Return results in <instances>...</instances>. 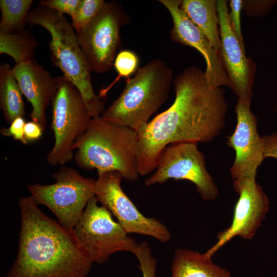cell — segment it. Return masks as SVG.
<instances>
[{
	"label": "cell",
	"mask_w": 277,
	"mask_h": 277,
	"mask_svg": "<svg viewBox=\"0 0 277 277\" xmlns=\"http://www.w3.org/2000/svg\"><path fill=\"white\" fill-rule=\"evenodd\" d=\"M27 23L39 25L50 34V58L54 66L79 90L91 117L100 116L104 103L95 94L88 62L79 45L77 35L66 16L41 6L30 10Z\"/></svg>",
	"instance_id": "4"
},
{
	"label": "cell",
	"mask_w": 277,
	"mask_h": 277,
	"mask_svg": "<svg viewBox=\"0 0 277 277\" xmlns=\"http://www.w3.org/2000/svg\"><path fill=\"white\" fill-rule=\"evenodd\" d=\"M277 0H243L242 10L248 17H264L269 14Z\"/></svg>",
	"instance_id": "25"
},
{
	"label": "cell",
	"mask_w": 277,
	"mask_h": 277,
	"mask_svg": "<svg viewBox=\"0 0 277 277\" xmlns=\"http://www.w3.org/2000/svg\"><path fill=\"white\" fill-rule=\"evenodd\" d=\"M173 85L175 97L172 105L136 131L141 175L156 169L168 145L211 142L225 125L228 109L225 91L222 87L211 86L201 68L192 66L184 69Z\"/></svg>",
	"instance_id": "1"
},
{
	"label": "cell",
	"mask_w": 277,
	"mask_h": 277,
	"mask_svg": "<svg viewBox=\"0 0 277 277\" xmlns=\"http://www.w3.org/2000/svg\"><path fill=\"white\" fill-rule=\"evenodd\" d=\"M131 20L118 2H106L84 28L76 32L90 69L97 73L110 71L121 45V29Z\"/></svg>",
	"instance_id": "9"
},
{
	"label": "cell",
	"mask_w": 277,
	"mask_h": 277,
	"mask_svg": "<svg viewBox=\"0 0 277 277\" xmlns=\"http://www.w3.org/2000/svg\"><path fill=\"white\" fill-rule=\"evenodd\" d=\"M95 196L88 201L72 233L79 247L93 263L101 264L117 251L134 253L138 244L112 218Z\"/></svg>",
	"instance_id": "7"
},
{
	"label": "cell",
	"mask_w": 277,
	"mask_h": 277,
	"mask_svg": "<svg viewBox=\"0 0 277 277\" xmlns=\"http://www.w3.org/2000/svg\"><path fill=\"white\" fill-rule=\"evenodd\" d=\"M172 277H230V272L214 264L204 253L177 249L171 267Z\"/></svg>",
	"instance_id": "18"
},
{
	"label": "cell",
	"mask_w": 277,
	"mask_h": 277,
	"mask_svg": "<svg viewBox=\"0 0 277 277\" xmlns=\"http://www.w3.org/2000/svg\"><path fill=\"white\" fill-rule=\"evenodd\" d=\"M32 0H1L0 33L12 34L24 29Z\"/></svg>",
	"instance_id": "21"
},
{
	"label": "cell",
	"mask_w": 277,
	"mask_h": 277,
	"mask_svg": "<svg viewBox=\"0 0 277 277\" xmlns=\"http://www.w3.org/2000/svg\"><path fill=\"white\" fill-rule=\"evenodd\" d=\"M228 17L231 27L241 45L245 47L241 25V12L243 0H230Z\"/></svg>",
	"instance_id": "26"
},
{
	"label": "cell",
	"mask_w": 277,
	"mask_h": 277,
	"mask_svg": "<svg viewBox=\"0 0 277 277\" xmlns=\"http://www.w3.org/2000/svg\"><path fill=\"white\" fill-rule=\"evenodd\" d=\"M159 2L168 10L172 19L171 40L193 47L201 53L206 64L205 77L211 86H228V78L220 54L181 8V0H159Z\"/></svg>",
	"instance_id": "15"
},
{
	"label": "cell",
	"mask_w": 277,
	"mask_h": 277,
	"mask_svg": "<svg viewBox=\"0 0 277 277\" xmlns=\"http://www.w3.org/2000/svg\"><path fill=\"white\" fill-rule=\"evenodd\" d=\"M117 171L105 172L95 182V196L129 233L148 235L162 243L168 242L171 233L167 227L155 218L144 216L123 191V179Z\"/></svg>",
	"instance_id": "11"
},
{
	"label": "cell",
	"mask_w": 277,
	"mask_h": 277,
	"mask_svg": "<svg viewBox=\"0 0 277 277\" xmlns=\"http://www.w3.org/2000/svg\"><path fill=\"white\" fill-rule=\"evenodd\" d=\"M227 3L226 0H217L221 41L220 56L228 78V87L238 99L251 103L256 66L246 56L245 47L231 27Z\"/></svg>",
	"instance_id": "13"
},
{
	"label": "cell",
	"mask_w": 277,
	"mask_h": 277,
	"mask_svg": "<svg viewBox=\"0 0 277 277\" xmlns=\"http://www.w3.org/2000/svg\"><path fill=\"white\" fill-rule=\"evenodd\" d=\"M22 92L8 63L0 65V108L5 121L10 124L25 114Z\"/></svg>",
	"instance_id": "19"
},
{
	"label": "cell",
	"mask_w": 277,
	"mask_h": 277,
	"mask_svg": "<svg viewBox=\"0 0 277 277\" xmlns=\"http://www.w3.org/2000/svg\"><path fill=\"white\" fill-rule=\"evenodd\" d=\"M56 182L50 185L27 186L37 205L47 207L58 223L72 232L89 200L95 195L96 180L86 178L75 169L62 167L53 174Z\"/></svg>",
	"instance_id": "8"
},
{
	"label": "cell",
	"mask_w": 277,
	"mask_h": 277,
	"mask_svg": "<svg viewBox=\"0 0 277 277\" xmlns=\"http://www.w3.org/2000/svg\"><path fill=\"white\" fill-rule=\"evenodd\" d=\"M173 82L172 69L160 59L152 60L127 80L120 96L101 117L137 131L166 102Z\"/></svg>",
	"instance_id": "5"
},
{
	"label": "cell",
	"mask_w": 277,
	"mask_h": 277,
	"mask_svg": "<svg viewBox=\"0 0 277 277\" xmlns=\"http://www.w3.org/2000/svg\"><path fill=\"white\" fill-rule=\"evenodd\" d=\"M18 205L17 254L6 277H87L93 262L72 232L44 214L31 195Z\"/></svg>",
	"instance_id": "2"
},
{
	"label": "cell",
	"mask_w": 277,
	"mask_h": 277,
	"mask_svg": "<svg viewBox=\"0 0 277 277\" xmlns=\"http://www.w3.org/2000/svg\"><path fill=\"white\" fill-rule=\"evenodd\" d=\"M57 78L58 88L51 102L55 141L46 157L53 166L64 165L74 158L72 146L86 132L91 118L78 89L64 75Z\"/></svg>",
	"instance_id": "6"
},
{
	"label": "cell",
	"mask_w": 277,
	"mask_h": 277,
	"mask_svg": "<svg viewBox=\"0 0 277 277\" xmlns=\"http://www.w3.org/2000/svg\"><path fill=\"white\" fill-rule=\"evenodd\" d=\"M197 144L184 142L166 147L161 155L155 171L145 180V185L151 186L170 179L187 180L195 185L203 199L215 200L219 190L206 169L205 156Z\"/></svg>",
	"instance_id": "10"
},
{
	"label": "cell",
	"mask_w": 277,
	"mask_h": 277,
	"mask_svg": "<svg viewBox=\"0 0 277 277\" xmlns=\"http://www.w3.org/2000/svg\"><path fill=\"white\" fill-rule=\"evenodd\" d=\"M180 7L220 54L221 41L217 0H181Z\"/></svg>",
	"instance_id": "17"
},
{
	"label": "cell",
	"mask_w": 277,
	"mask_h": 277,
	"mask_svg": "<svg viewBox=\"0 0 277 277\" xmlns=\"http://www.w3.org/2000/svg\"><path fill=\"white\" fill-rule=\"evenodd\" d=\"M12 71L22 94L32 106L31 121L39 124L45 130L46 110L56 93L57 77H51L34 58L15 65Z\"/></svg>",
	"instance_id": "16"
},
{
	"label": "cell",
	"mask_w": 277,
	"mask_h": 277,
	"mask_svg": "<svg viewBox=\"0 0 277 277\" xmlns=\"http://www.w3.org/2000/svg\"><path fill=\"white\" fill-rule=\"evenodd\" d=\"M81 0H41L38 2L39 6L55 10L64 14L72 17L75 13Z\"/></svg>",
	"instance_id": "27"
},
{
	"label": "cell",
	"mask_w": 277,
	"mask_h": 277,
	"mask_svg": "<svg viewBox=\"0 0 277 277\" xmlns=\"http://www.w3.org/2000/svg\"><path fill=\"white\" fill-rule=\"evenodd\" d=\"M139 58L134 52L123 50L116 55L113 66L118 74V77L129 78V76L137 70Z\"/></svg>",
	"instance_id": "23"
},
{
	"label": "cell",
	"mask_w": 277,
	"mask_h": 277,
	"mask_svg": "<svg viewBox=\"0 0 277 277\" xmlns=\"http://www.w3.org/2000/svg\"><path fill=\"white\" fill-rule=\"evenodd\" d=\"M137 132L100 116L90 119L84 134L72 146L77 150L74 159L79 167L96 169L98 176L115 171L129 181H136Z\"/></svg>",
	"instance_id": "3"
},
{
	"label": "cell",
	"mask_w": 277,
	"mask_h": 277,
	"mask_svg": "<svg viewBox=\"0 0 277 277\" xmlns=\"http://www.w3.org/2000/svg\"><path fill=\"white\" fill-rule=\"evenodd\" d=\"M44 129L38 123L31 121L26 123L24 127V137L27 143L38 140L43 135Z\"/></svg>",
	"instance_id": "29"
},
{
	"label": "cell",
	"mask_w": 277,
	"mask_h": 277,
	"mask_svg": "<svg viewBox=\"0 0 277 277\" xmlns=\"http://www.w3.org/2000/svg\"><path fill=\"white\" fill-rule=\"evenodd\" d=\"M26 122L23 117L15 118L8 128H3L1 129L0 133L5 136H12L23 144L26 145L28 143L24 137V127Z\"/></svg>",
	"instance_id": "28"
},
{
	"label": "cell",
	"mask_w": 277,
	"mask_h": 277,
	"mask_svg": "<svg viewBox=\"0 0 277 277\" xmlns=\"http://www.w3.org/2000/svg\"><path fill=\"white\" fill-rule=\"evenodd\" d=\"M239 197L235 205L231 225L217 235V242L205 252L211 258L235 236L250 240L254 236L269 210V202L255 179L233 182Z\"/></svg>",
	"instance_id": "12"
},
{
	"label": "cell",
	"mask_w": 277,
	"mask_h": 277,
	"mask_svg": "<svg viewBox=\"0 0 277 277\" xmlns=\"http://www.w3.org/2000/svg\"><path fill=\"white\" fill-rule=\"evenodd\" d=\"M250 102L238 99L235 106L236 125L227 138V145L235 152L230 171L233 182L255 179L258 167L265 159L262 136L257 129V118Z\"/></svg>",
	"instance_id": "14"
},
{
	"label": "cell",
	"mask_w": 277,
	"mask_h": 277,
	"mask_svg": "<svg viewBox=\"0 0 277 277\" xmlns=\"http://www.w3.org/2000/svg\"><path fill=\"white\" fill-rule=\"evenodd\" d=\"M139 261L143 277H156V260L153 256L148 243L143 241L133 253Z\"/></svg>",
	"instance_id": "24"
},
{
	"label": "cell",
	"mask_w": 277,
	"mask_h": 277,
	"mask_svg": "<svg viewBox=\"0 0 277 277\" xmlns=\"http://www.w3.org/2000/svg\"><path fill=\"white\" fill-rule=\"evenodd\" d=\"M105 2L104 0H81L75 13L71 17V24L75 32L90 23Z\"/></svg>",
	"instance_id": "22"
},
{
	"label": "cell",
	"mask_w": 277,
	"mask_h": 277,
	"mask_svg": "<svg viewBox=\"0 0 277 277\" xmlns=\"http://www.w3.org/2000/svg\"><path fill=\"white\" fill-rule=\"evenodd\" d=\"M265 159L273 157L277 159V133L262 136Z\"/></svg>",
	"instance_id": "30"
},
{
	"label": "cell",
	"mask_w": 277,
	"mask_h": 277,
	"mask_svg": "<svg viewBox=\"0 0 277 277\" xmlns=\"http://www.w3.org/2000/svg\"><path fill=\"white\" fill-rule=\"evenodd\" d=\"M38 46L33 35L25 29L12 34L0 33V53L12 57L15 65L34 59Z\"/></svg>",
	"instance_id": "20"
}]
</instances>
